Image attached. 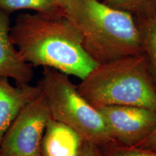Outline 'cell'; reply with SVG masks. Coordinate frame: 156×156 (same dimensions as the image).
<instances>
[{
	"mask_svg": "<svg viewBox=\"0 0 156 156\" xmlns=\"http://www.w3.org/2000/svg\"><path fill=\"white\" fill-rule=\"evenodd\" d=\"M10 38L33 67L52 68L82 80L98 64L64 15L21 13L10 28Z\"/></svg>",
	"mask_w": 156,
	"mask_h": 156,
	"instance_id": "obj_1",
	"label": "cell"
},
{
	"mask_svg": "<svg viewBox=\"0 0 156 156\" xmlns=\"http://www.w3.org/2000/svg\"><path fill=\"white\" fill-rule=\"evenodd\" d=\"M102 156H156V151L123 145L115 141L98 146Z\"/></svg>",
	"mask_w": 156,
	"mask_h": 156,
	"instance_id": "obj_13",
	"label": "cell"
},
{
	"mask_svg": "<svg viewBox=\"0 0 156 156\" xmlns=\"http://www.w3.org/2000/svg\"><path fill=\"white\" fill-rule=\"evenodd\" d=\"M136 20L141 35L143 53L156 83V10L149 16Z\"/></svg>",
	"mask_w": 156,
	"mask_h": 156,
	"instance_id": "obj_11",
	"label": "cell"
},
{
	"mask_svg": "<svg viewBox=\"0 0 156 156\" xmlns=\"http://www.w3.org/2000/svg\"><path fill=\"white\" fill-rule=\"evenodd\" d=\"M40 94L38 85L13 86L9 78L0 77V144L21 111Z\"/></svg>",
	"mask_w": 156,
	"mask_h": 156,
	"instance_id": "obj_8",
	"label": "cell"
},
{
	"mask_svg": "<svg viewBox=\"0 0 156 156\" xmlns=\"http://www.w3.org/2000/svg\"><path fill=\"white\" fill-rule=\"evenodd\" d=\"M64 11L97 64L143 53L139 26L130 13L100 0H64Z\"/></svg>",
	"mask_w": 156,
	"mask_h": 156,
	"instance_id": "obj_2",
	"label": "cell"
},
{
	"mask_svg": "<svg viewBox=\"0 0 156 156\" xmlns=\"http://www.w3.org/2000/svg\"><path fill=\"white\" fill-rule=\"evenodd\" d=\"M114 141L134 147L156 129V112L133 106L97 108Z\"/></svg>",
	"mask_w": 156,
	"mask_h": 156,
	"instance_id": "obj_6",
	"label": "cell"
},
{
	"mask_svg": "<svg viewBox=\"0 0 156 156\" xmlns=\"http://www.w3.org/2000/svg\"><path fill=\"white\" fill-rule=\"evenodd\" d=\"M9 14L0 10V77L12 78L16 85H29L34 69L22 58L10 38Z\"/></svg>",
	"mask_w": 156,
	"mask_h": 156,
	"instance_id": "obj_7",
	"label": "cell"
},
{
	"mask_svg": "<svg viewBox=\"0 0 156 156\" xmlns=\"http://www.w3.org/2000/svg\"><path fill=\"white\" fill-rule=\"evenodd\" d=\"M143 149L151 150V151H156V129L154 131L150 134L147 137H145L143 140H142L140 143H138L136 146Z\"/></svg>",
	"mask_w": 156,
	"mask_h": 156,
	"instance_id": "obj_14",
	"label": "cell"
},
{
	"mask_svg": "<svg viewBox=\"0 0 156 156\" xmlns=\"http://www.w3.org/2000/svg\"><path fill=\"white\" fill-rule=\"evenodd\" d=\"M80 156H102L99 147L90 142H84Z\"/></svg>",
	"mask_w": 156,
	"mask_h": 156,
	"instance_id": "obj_15",
	"label": "cell"
},
{
	"mask_svg": "<svg viewBox=\"0 0 156 156\" xmlns=\"http://www.w3.org/2000/svg\"><path fill=\"white\" fill-rule=\"evenodd\" d=\"M51 116L41 94L21 111L0 144V156H42L41 146Z\"/></svg>",
	"mask_w": 156,
	"mask_h": 156,
	"instance_id": "obj_5",
	"label": "cell"
},
{
	"mask_svg": "<svg viewBox=\"0 0 156 156\" xmlns=\"http://www.w3.org/2000/svg\"><path fill=\"white\" fill-rule=\"evenodd\" d=\"M83 140L65 124L51 119L43 136L42 156H80Z\"/></svg>",
	"mask_w": 156,
	"mask_h": 156,
	"instance_id": "obj_9",
	"label": "cell"
},
{
	"mask_svg": "<svg viewBox=\"0 0 156 156\" xmlns=\"http://www.w3.org/2000/svg\"><path fill=\"white\" fill-rule=\"evenodd\" d=\"M103 2L110 7L130 13L135 19L149 16L156 10V0H103Z\"/></svg>",
	"mask_w": 156,
	"mask_h": 156,
	"instance_id": "obj_12",
	"label": "cell"
},
{
	"mask_svg": "<svg viewBox=\"0 0 156 156\" xmlns=\"http://www.w3.org/2000/svg\"><path fill=\"white\" fill-rule=\"evenodd\" d=\"M37 85L46 99L51 119L73 129L84 142L101 146L114 141L98 109L82 95L69 75L44 67Z\"/></svg>",
	"mask_w": 156,
	"mask_h": 156,
	"instance_id": "obj_4",
	"label": "cell"
},
{
	"mask_svg": "<svg viewBox=\"0 0 156 156\" xmlns=\"http://www.w3.org/2000/svg\"><path fill=\"white\" fill-rule=\"evenodd\" d=\"M64 0H0V10L6 13L19 9H32L51 15H64Z\"/></svg>",
	"mask_w": 156,
	"mask_h": 156,
	"instance_id": "obj_10",
	"label": "cell"
},
{
	"mask_svg": "<svg viewBox=\"0 0 156 156\" xmlns=\"http://www.w3.org/2000/svg\"><path fill=\"white\" fill-rule=\"evenodd\" d=\"M77 86L96 108L133 106L156 112V83L144 53L98 64Z\"/></svg>",
	"mask_w": 156,
	"mask_h": 156,
	"instance_id": "obj_3",
	"label": "cell"
}]
</instances>
